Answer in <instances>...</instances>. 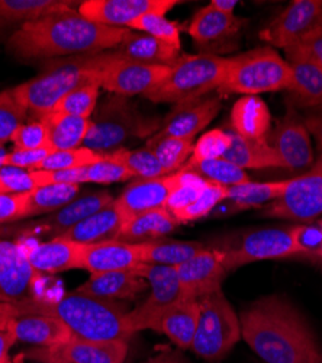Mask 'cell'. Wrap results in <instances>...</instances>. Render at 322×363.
<instances>
[{
    "label": "cell",
    "instance_id": "5bb4252c",
    "mask_svg": "<svg viewBox=\"0 0 322 363\" xmlns=\"http://www.w3.org/2000/svg\"><path fill=\"white\" fill-rule=\"evenodd\" d=\"M128 354V342H92L71 337L54 347H35L25 356L40 363H124Z\"/></svg>",
    "mask_w": 322,
    "mask_h": 363
},
{
    "label": "cell",
    "instance_id": "7dc6e473",
    "mask_svg": "<svg viewBox=\"0 0 322 363\" xmlns=\"http://www.w3.org/2000/svg\"><path fill=\"white\" fill-rule=\"evenodd\" d=\"M231 133L224 130H211L205 133L193 147V153L188 163L222 159L231 147Z\"/></svg>",
    "mask_w": 322,
    "mask_h": 363
},
{
    "label": "cell",
    "instance_id": "94428289",
    "mask_svg": "<svg viewBox=\"0 0 322 363\" xmlns=\"http://www.w3.org/2000/svg\"><path fill=\"white\" fill-rule=\"evenodd\" d=\"M145 363H189L182 354L179 353H173V352H163L159 353L157 356L151 357Z\"/></svg>",
    "mask_w": 322,
    "mask_h": 363
},
{
    "label": "cell",
    "instance_id": "f35d334b",
    "mask_svg": "<svg viewBox=\"0 0 322 363\" xmlns=\"http://www.w3.org/2000/svg\"><path fill=\"white\" fill-rule=\"evenodd\" d=\"M81 194L80 185H48L29 192L28 217L52 214Z\"/></svg>",
    "mask_w": 322,
    "mask_h": 363
},
{
    "label": "cell",
    "instance_id": "f1b7e54d",
    "mask_svg": "<svg viewBox=\"0 0 322 363\" xmlns=\"http://www.w3.org/2000/svg\"><path fill=\"white\" fill-rule=\"evenodd\" d=\"M112 52L128 62L171 67L180 58V50L147 34H130Z\"/></svg>",
    "mask_w": 322,
    "mask_h": 363
},
{
    "label": "cell",
    "instance_id": "03108f58",
    "mask_svg": "<svg viewBox=\"0 0 322 363\" xmlns=\"http://www.w3.org/2000/svg\"><path fill=\"white\" fill-rule=\"evenodd\" d=\"M11 363H12V362H11Z\"/></svg>",
    "mask_w": 322,
    "mask_h": 363
},
{
    "label": "cell",
    "instance_id": "b9f144b4",
    "mask_svg": "<svg viewBox=\"0 0 322 363\" xmlns=\"http://www.w3.org/2000/svg\"><path fill=\"white\" fill-rule=\"evenodd\" d=\"M207 185L208 180H205L199 174L183 169L179 170L176 185L167 199L166 208L170 211L173 217L179 216L182 211L189 208L200 198Z\"/></svg>",
    "mask_w": 322,
    "mask_h": 363
},
{
    "label": "cell",
    "instance_id": "9c48e42d",
    "mask_svg": "<svg viewBox=\"0 0 322 363\" xmlns=\"http://www.w3.org/2000/svg\"><path fill=\"white\" fill-rule=\"evenodd\" d=\"M134 270L137 275L149 282L150 295L139 307L127 314V323L132 335L137 331L151 330L161 314L188 298L176 267L139 263Z\"/></svg>",
    "mask_w": 322,
    "mask_h": 363
},
{
    "label": "cell",
    "instance_id": "bcb514c9",
    "mask_svg": "<svg viewBox=\"0 0 322 363\" xmlns=\"http://www.w3.org/2000/svg\"><path fill=\"white\" fill-rule=\"evenodd\" d=\"M26 109L15 96L13 89L0 92V145L12 141L13 134L26 119Z\"/></svg>",
    "mask_w": 322,
    "mask_h": 363
},
{
    "label": "cell",
    "instance_id": "60d3db41",
    "mask_svg": "<svg viewBox=\"0 0 322 363\" xmlns=\"http://www.w3.org/2000/svg\"><path fill=\"white\" fill-rule=\"evenodd\" d=\"M102 156L127 167L135 179H156L166 176L161 164L149 147L137 150L120 148L113 151V153Z\"/></svg>",
    "mask_w": 322,
    "mask_h": 363
},
{
    "label": "cell",
    "instance_id": "4fadbf2b",
    "mask_svg": "<svg viewBox=\"0 0 322 363\" xmlns=\"http://www.w3.org/2000/svg\"><path fill=\"white\" fill-rule=\"evenodd\" d=\"M270 144L284 169L290 172H301L302 174L315 164L312 138L306 128L305 118L299 115L298 108L290 102L272 134Z\"/></svg>",
    "mask_w": 322,
    "mask_h": 363
},
{
    "label": "cell",
    "instance_id": "f907efd6",
    "mask_svg": "<svg viewBox=\"0 0 322 363\" xmlns=\"http://www.w3.org/2000/svg\"><path fill=\"white\" fill-rule=\"evenodd\" d=\"M290 234L298 252L295 257L309 259L322 250V224L319 221L290 225Z\"/></svg>",
    "mask_w": 322,
    "mask_h": 363
},
{
    "label": "cell",
    "instance_id": "be15d7a7",
    "mask_svg": "<svg viewBox=\"0 0 322 363\" xmlns=\"http://www.w3.org/2000/svg\"><path fill=\"white\" fill-rule=\"evenodd\" d=\"M215 11L225 13V15H234V11H236L238 2L237 0H212L209 4Z\"/></svg>",
    "mask_w": 322,
    "mask_h": 363
},
{
    "label": "cell",
    "instance_id": "52a82bcc",
    "mask_svg": "<svg viewBox=\"0 0 322 363\" xmlns=\"http://www.w3.org/2000/svg\"><path fill=\"white\" fill-rule=\"evenodd\" d=\"M159 128L160 124L145 119L130 98L112 95L96 111L83 144L99 155H109L124 148L131 138L157 133Z\"/></svg>",
    "mask_w": 322,
    "mask_h": 363
},
{
    "label": "cell",
    "instance_id": "91938a15",
    "mask_svg": "<svg viewBox=\"0 0 322 363\" xmlns=\"http://www.w3.org/2000/svg\"><path fill=\"white\" fill-rule=\"evenodd\" d=\"M11 321L0 325V363H11L9 350L13 346V343L16 342L13 333H12V328H11Z\"/></svg>",
    "mask_w": 322,
    "mask_h": 363
},
{
    "label": "cell",
    "instance_id": "ee69618b",
    "mask_svg": "<svg viewBox=\"0 0 322 363\" xmlns=\"http://www.w3.org/2000/svg\"><path fill=\"white\" fill-rule=\"evenodd\" d=\"M128 29H135V31H141L147 34L156 40H160L174 48L180 50V26L173 21H168L166 15H157L150 13L144 15L134 22L128 25Z\"/></svg>",
    "mask_w": 322,
    "mask_h": 363
},
{
    "label": "cell",
    "instance_id": "4316f807",
    "mask_svg": "<svg viewBox=\"0 0 322 363\" xmlns=\"http://www.w3.org/2000/svg\"><path fill=\"white\" fill-rule=\"evenodd\" d=\"M199 313V299L186 298L161 314L151 330L167 336L180 349H190L196 335Z\"/></svg>",
    "mask_w": 322,
    "mask_h": 363
},
{
    "label": "cell",
    "instance_id": "7c38bea8",
    "mask_svg": "<svg viewBox=\"0 0 322 363\" xmlns=\"http://www.w3.org/2000/svg\"><path fill=\"white\" fill-rule=\"evenodd\" d=\"M221 250L225 255V266L228 272L254 262L289 259L298 255L294 240H292L290 227H270L247 231L237 245Z\"/></svg>",
    "mask_w": 322,
    "mask_h": 363
},
{
    "label": "cell",
    "instance_id": "9a60e30c",
    "mask_svg": "<svg viewBox=\"0 0 322 363\" xmlns=\"http://www.w3.org/2000/svg\"><path fill=\"white\" fill-rule=\"evenodd\" d=\"M321 25L322 0H295L263 29L260 38L273 47L286 50Z\"/></svg>",
    "mask_w": 322,
    "mask_h": 363
},
{
    "label": "cell",
    "instance_id": "c3c4849f",
    "mask_svg": "<svg viewBox=\"0 0 322 363\" xmlns=\"http://www.w3.org/2000/svg\"><path fill=\"white\" fill-rule=\"evenodd\" d=\"M226 189L228 188L225 186L208 182V185L205 188L200 198L174 218L178 220L179 224H188L209 216L219 203L226 201Z\"/></svg>",
    "mask_w": 322,
    "mask_h": 363
},
{
    "label": "cell",
    "instance_id": "5b68a950",
    "mask_svg": "<svg viewBox=\"0 0 322 363\" xmlns=\"http://www.w3.org/2000/svg\"><path fill=\"white\" fill-rule=\"evenodd\" d=\"M292 84V67L280 54L261 47L228 58V67L219 95L237 94L241 96H258L266 92L289 90Z\"/></svg>",
    "mask_w": 322,
    "mask_h": 363
},
{
    "label": "cell",
    "instance_id": "681fc988",
    "mask_svg": "<svg viewBox=\"0 0 322 363\" xmlns=\"http://www.w3.org/2000/svg\"><path fill=\"white\" fill-rule=\"evenodd\" d=\"M284 51L289 63H309L322 70V25Z\"/></svg>",
    "mask_w": 322,
    "mask_h": 363
},
{
    "label": "cell",
    "instance_id": "ba28073f",
    "mask_svg": "<svg viewBox=\"0 0 322 363\" xmlns=\"http://www.w3.org/2000/svg\"><path fill=\"white\" fill-rule=\"evenodd\" d=\"M199 323L192 350L209 360L224 357L241 340V323L222 289L199 298Z\"/></svg>",
    "mask_w": 322,
    "mask_h": 363
},
{
    "label": "cell",
    "instance_id": "e575fe53",
    "mask_svg": "<svg viewBox=\"0 0 322 363\" xmlns=\"http://www.w3.org/2000/svg\"><path fill=\"white\" fill-rule=\"evenodd\" d=\"M47 127L54 150H71L81 147L91 128V119L60 112H51L41 118Z\"/></svg>",
    "mask_w": 322,
    "mask_h": 363
},
{
    "label": "cell",
    "instance_id": "7402d4cb",
    "mask_svg": "<svg viewBox=\"0 0 322 363\" xmlns=\"http://www.w3.org/2000/svg\"><path fill=\"white\" fill-rule=\"evenodd\" d=\"M113 201L115 198L108 191L81 192L69 205L55 211V213L50 214L45 220L33 225L37 230L48 233L54 238L64 234L87 217L96 214L98 211L106 208Z\"/></svg>",
    "mask_w": 322,
    "mask_h": 363
},
{
    "label": "cell",
    "instance_id": "f5cc1de1",
    "mask_svg": "<svg viewBox=\"0 0 322 363\" xmlns=\"http://www.w3.org/2000/svg\"><path fill=\"white\" fill-rule=\"evenodd\" d=\"M130 179H135V177L127 167L105 156L100 162L87 167V182H92V184L108 185V184H116V182H124Z\"/></svg>",
    "mask_w": 322,
    "mask_h": 363
},
{
    "label": "cell",
    "instance_id": "680465c9",
    "mask_svg": "<svg viewBox=\"0 0 322 363\" xmlns=\"http://www.w3.org/2000/svg\"><path fill=\"white\" fill-rule=\"evenodd\" d=\"M305 124L311 137H314L315 140L318 153L322 160V108H316L315 112L309 113L305 118Z\"/></svg>",
    "mask_w": 322,
    "mask_h": 363
},
{
    "label": "cell",
    "instance_id": "d590c367",
    "mask_svg": "<svg viewBox=\"0 0 322 363\" xmlns=\"http://www.w3.org/2000/svg\"><path fill=\"white\" fill-rule=\"evenodd\" d=\"M290 104L297 108H322V70L309 63H289Z\"/></svg>",
    "mask_w": 322,
    "mask_h": 363
},
{
    "label": "cell",
    "instance_id": "603a6c76",
    "mask_svg": "<svg viewBox=\"0 0 322 363\" xmlns=\"http://www.w3.org/2000/svg\"><path fill=\"white\" fill-rule=\"evenodd\" d=\"M11 328L16 342L37 347L60 346L73 337L70 328L62 320L42 314L16 315L11 321Z\"/></svg>",
    "mask_w": 322,
    "mask_h": 363
},
{
    "label": "cell",
    "instance_id": "44dd1931",
    "mask_svg": "<svg viewBox=\"0 0 322 363\" xmlns=\"http://www.w3.org/2000/svg\"><path fill=\"white\" fill-rule=\"evenodd\" d=\"M139 263L138 245L112 240L98 245H83L80 269L87 270L91 275H99L108 272L131 270Z\"/></svg>",
    "mask_w": 322,
    "mask_h": 363
},
{
    "label": "cell",
    "instance_id": "83f0119b",
    "mask_svg": "<svg viewBox=\"0 0 322 363\" xmlns=\"http://www.w3.org/2000/svg\"><path fill=\"white\" fill-rule=\"evenodd\" d=\"M243 23L238 16L221 13L208 5L193 16L188 33L200 47H212L236 37Z\"/></svg>",
    "mask_w": 322,
    "mask_h": 363
},
{
    "label": "cell",
    "instance_id": "ab89813d",
    "mask_svg": "<svg viewBox=\"0 0 322 363\" xmlns=\"http://www.w3.org/2000/svg\"><path fill=\"white\" fill-rule=\"evenodd\" d=\"M182 169L193 172L200 177H203L205 180L211 182V184L221 185L225 188H231V186L247 184V182H250V176L246 173L244 169L231 163L224 157L215 159V160H205L199 163H186Z\"/></svg>",
    "mask_w": 322,
    "mask_h": 363
},
{
    "label": "cell",
    "instance_id": "d4e9b609",
    "mask_svg": "<svg viewBox=\"0 0 322 363\" xmlns=\"http://www.w3.org/2000/svg\"><path fill=\"white\" fill-rule=\"evenodd\" d=\"M149 289V282L135 270H120V272H108V274L91 275L83 285H80L76 292L96 296L100 299L109 301H132L142 292Z\"/></svg>",
    "mask_w": 322,
    "mask_h": 363
},
{
    "label": "cell",
    "instance_id": "11a10c76",
    "mask_svg": "<svg viewBox=\"0 0 322 363\" xmlns=\"http://www.w3.org/2000/svg\"><path fill=\"white\" fill-rule=\"evenodd\" d=\"M35 188V182L28 170L16 167L0 169V194H28Z\"/></svg>",
    "mask_w": 322,
    "mask_h": 363
},
{
    "label": "cell",
    "instance_id": "cb8c5ba5",
    "mask_svg": "<svg viewBox=\"0 0 322 363\" xmlns=\"http://www.w3.org/2000/svg\"><path fill=\"white\" fill-rule=\"evenodd\" d=\"M26 257L37 274H62L80 269L83 245L76 241L54 237L50 241L26 249Z\"/></svg>",
    "mask_w": 322,
    "mask_h": 363
},
{
    "label": "cell",
    "instance_id": "6f0895ef",
    "mask_svg": "<svg viewBox=\"0 0 322 363\" xmlns=\"http://www.w3.org/2000/svg\"><path fill=\"white\" fill-rule=\"evenodd\" d=\"M54 150H13L12 153L5 155L2 160V167H16L22 170H37L41 162Z\"/></svg>",
    "mask_w": 322,
    "mask_h": 363
},
{
    "label": "cell",
    "instance_id": "836d02e7",
    "mask_svg": "<svg viewBox=\"0 0 322 363\" xmlns=\"http://www.w3.org/2000/svg\"><path fill=\"white\" fill-rule=\"evenodd\" d=\"M138 249L141 263L178 267L179 264L185 263L196 253L203 250L205 246L202 243H197V241L160 238L154 241H147V243H139Z\"/></svg>",
    "mask_w": 322,
    "mask_h": 363
},
{
    "label": "cell",
    "instance_id": "f6af8a7d",
    "mask_svg": "<svg viewBox=\"0 0 322 363\" xmlns=\"http://www.w3.org/2000/svg\"><path fill=\"white\" fill-rule=\"evenodd\" d=\"M99 90H100V86L96 82L81 84L77 89H74L73 92H70L60 104H58L52 112H60V113L91 119L92 113L96 109Z\"/></svg>",
    "mask_w": 322,
    "mask_h": 363
},
{
    "label": "cell",
    "instance_id": "74e56055",
    "mask_svg": "<svg viewBox=\"0 0 322 363\" xmlns=\"http://www.w3.org/2000/svg\"><path fill=\"white\" fill-rule=\"evenodd\" d=\"M145 147H149L153 151L164 173L171 174L182 170V167L188 163L193 153L195 140L154 134Z\"/></svg>",
    "mask_w": 322,
    "mask_h": 363
},
{
    "label": "cell",
    "instance_id": "e0dca14e",
    "mask_svg": "<svg viewBox=\"0 0 322 363\" xmlns=\"http://www.w3.org/2000/svg\"><path fill=\"white\" fill-rule=\"evenodd\" d=\"M179 281L188 298L199 299L221 289L224 278L229 274L225 255L221 249L205 247L193 257L176 267Z\"/></svg>",
    "mask_w": 322,
    "mask_h": 363
},
{
    "label": "cell",
    "instance_id": "e7e4bbea",
    "mask_svg": "<svg viewBox=\"0 0 322 363\" xmlns=\"http://www.w3.org/2000/svg\"><path fill=\"white\" fill-rule=\"evenodd\" d=\"M0 302H6V301H5V298H4V296H0Z\"/></svg>",
    "mask_w": 322,
    "mask_h": 363
},
{
    "label": "cell",
    "instance_id": "4dcf8cb0",
    "mask_svg": "<svg viewBox=\"0 0 322 363\" xmlns=\"http://www.w3.org/2000/svg\"><path fill=\"white\" fill-rule=\"evenodd\" d=\"M179 225L178 220L171 216L167 208H157L127 221L118 240L131 245L147 243V241L164 238Z\"/></svg>",
    "mask_w": 322,
    "mask_h": 363
},
{
    "label": "cell",
    "instance_id": "277c9868",
    "mask_svg": "<svg viewBox=\"0 0 322 363\" xmlns=\"http://www.w3.org/2000/svg\"><path fill=\"white\" fill-rule=\"evenodd\" d=\"M228 58L211 52L180 55L168 74L144 95L156 104L179 105L218 92L222 87Z\"/></svg>",
    "mask_w": 322,
    "mask_h": 363
},
{
    "label": "cell",
    "instance_id": "8992f818",
    "mask_svg": "<svg viewBox=\"0 0 322 363\" xmlns=\"http://www.w3.org/2000/svg\"><path fill=\"white\" fill-rule=\"evenodd\" d=\"M93 55L52 65L40 76L13 87L15 96L26 111L34 112L40 119L44 118L74 89L95 82Z\"/></svg>",
    "mask_w": 322,
    "mask_h": 363
},
{
    "label": "cell",
    "instance_id": "1f68e13d",
    "mask_svg": "<svg viewBox=\"0 0 322 363\" xmlns=\"http://www.w3.org/2000/svg\"><path fill=\"white\" fill-rule=\"evenodd\" d=\"M231 133V147L224 159L237 164L241 169H284L280 157L269 143V140L244 138Z\"/></svg>",
    "mask_w": 322,
    "mask_h": 363
},
{
    "label": "cell",
    "instance_id": "6125c7cd",
    "mask_svg": "<svg viewBox=\"0 0 322 363\" xmlns=\"http://www.w3.org/2000/svg\"><path fill=\"white\" fill-rule=\"evenodd\" d=\"M16 315H19L16 304H12V302H0V325L9 323Z\"/></svg>",
    "mask_w": 322,
    "mask_h": 363
},
{
    "label": "cell",
    "instance_id": "7bdbcfd3",
    "mask_svg": "<svg viewBox=\"0 0 322 363\" xmlns=\"http://www.w3.org/2000/svg\"><path fill=\"white\" fill-rule=\"evenodd\" d=\"M103 159L102 155L87 147L54 150L41 162L37 170H73L89 167Z\"/></svg>",
    "mask_w": 322,
    "mask_h": 363
},
{
    "label": "cell",
    "instance_id": "484cf974",
    "mask_svg": "<svg viewBox=\"0 0 322 363\" xmlns=\"http://www.w3.org/2000/svg\"><path fill=\"white\" fill-rule=\"evenodd\" d=\"M125 223V217L113 201L106 208L80 221L77 225L58 237L76 241L80 245H98L103 243V241L118 240Z\"/></svg>",
    "mask_w": 322,
    "mask_h": 363
},
{
    "label": "cell",
    "instance_id": "7a4b0ae2",
    "mask_svg": "<svg viewBox=\"0 0 322 363\" xmlns=\"http://www.w3.org/2000/svg\"><path fill=\"white\" fill-rule=\"evenodd\" d=\"M131 33L127 28L96 23L70 9L23 23L9 37L8 50L21 60L100 54L118 47Z\"/></svg>",
    "mask_w": 322,
    "mask_h": 363
},
{
    "label": "cell",
    "instance_id": "d6a6232c",
    "mask_svg": "<svg viewBox=\"0 0 322 363\" xmlns=\"http://www.w3.org/2000/svg\"><path fill=\"white\" fill-rule=\"evenodd\" d=\"M73 2L66 0H0V40L13 26L26 23L50 13L70 11Z\"/></svg>",
    "mask_w": 322,
    "mask_h": 363
},
{
    "label": "cell",
    "instance_id": "d6986e66",
    "mask_svg": "<svg viewBox=\"0 0 322 363\" xmlns=\"http://www.w3.org/2000/svg\"><path fill=\"white\" fill-rule=\"evenodd\" d=\"M176 179L178 172L156 179H135L115 199V203L127 221L147 211L166 208L167 199L176 185Z\"/></svg>",
    "mask_w": 322,
    "mask_h": 363
},
{
    "label": "cell",
    "instance_id": "8fae6325",
    "mask_svg": "<svg viewBox=\"0 0 322 363\" xmlns=\"http://www.w3.org/2000/svg\"><path fill=\"white\" fill-rule=\"evenodd\" d=\"M263 216L312 223L322 216V160L319 159L308 172L287 179V185L279 199L272 202Z\"/></svg>",
    "mask_w": 322,
    "mask_h": 363
},
{
    "label": "cell",
    "instance_id": "ac0fdd59",
    "mask_svg": "<svg viewBox=\"0 0 322 363\" xmlns=\"http://www.w3.org/2000/svg\"><path fill=\"white\" fill-rule=\"evenodd\" d=\"M221 106V95L218 92L174 105L156 134L195 140L217 118Z\"/></svg>",
    "mask_w": 322,
    "mask_h": 363
},
{
    "label": "cell",
    "instance_id": "816d5d0a",
    "mask_svg": "<svg viewBox=\"0 0 322 363\" xmlns=\"http://www.w3.org/2000/svg\"><path fill=\"white\" fill-rule=\"evenodd\" d=\"M12 143L15 150H54L50 143L47 127L41 119L19 127L12 137Z\"/></svg>",
    "mask_w": 322,
    "mask_h": 363
},
{
    "label": "cell",
    "instance_id": "ffe728a7",
    "mask_svg": "<svg viewBox=\"0 0 322 363\" xmlns=\"http://www.w3.org/2000/svg\"><path fill=\"white\" fill-rule=\"evenodd\" d=\"M35 274L22 245L0 240V296L12 304L26 299L25 294L31 288Z\"/></svg>",
    "mask_w": 322,
    "mask_h": 363
},
{
    "label": "cell",
    "instance_id": "6da1fadb",
    "mask_svg": "<svg viewBox=\"0 0 322 363\" xmlns=\"http://www.w3.org/2000/svg\"><path fill=\"white\" fill-rule=\"evenodd\" d=\"M241 337L266 363H322L314 330L282 295L263 296L240 315Z\"/></svg>",
    "mask_w": 322,
    "mask_h": 363
},
{
    "label": "cell",
    "instance_id": "3957f363",
    "mask_svg": "<svg viewBox=\"0 0 322 363\" xmlns=\"http://www.w3.org/2000/svg\"><path fill=\"white\" fill-rule=\"evenodd\" d=\"M21 314H42L62 320L79 339L92 342H128L132 331L127 323L128 311L118 301L71 292L57 301L26 298L16 304Z\"/></svg>",
    "mask_w": 322,
    "mask_h": 363
},
{
    "label": "cell",
    "instance_id": "db71d44e",
    "mask_svg": "<svg viewBox=\"0 0 322 363\" xmlns=\"http://www.w3.org/2000/svg\"><path fill=\"white\" fill-rule=\"evenodd\" d=\"M35 186L48 185H81L87 182V167L73 170H31Z\"/></svg>",
    "mask_w": 322,
    "mask_h": 363
},
{
    "label": "cell",
    "instance_id": "8d00e7d4",
    "mask_svg": "<svg viewBox=\"0 0 322 363\" xmlns=\"http://www.w3.org/2000/svg\"><path fill=\"white\" fill-rule=\"evenodd\" d=\"M287 185L284 180L272 182H247V184L236 185L226 189V202L240 209H250L270 205L279 199Z\"/></svg>",
    "mask_w": 322,
    "mask_h": 363
},
{
    "label": "cell",
    "instance_id": "2e32d148",
    "mask_svg": "<svg viewBox=\"0 0 322 363\" xmlns=\"http://www.w3.org/2000/svg\"><path fill=\"white\" fill-rule=\"evenodd\" d=\"M178 4L176 0H84L79 13L96 23L128 29L135 19L150 13L166 15Z\"/></svg>",
    "mask_w": 322,
    "mask_h": 363
},
{
    "label": "cell",
    "instance_id": "9f6ffc18",
    "mask_svg": "<svg viewBox=\"0 0 322 363\" xmlns=\"http://www.w3.org/2000/svg\"><path fill=\"white\" fill-rule=\"evenodd\" d=\"M28 194H0V224L28 217Z\"/></svg>",
    "mask_w": 322,
    "mask_h": 363
},
{
    "label": "cell",
    "instance_id": "30bf717a",
    "mask_svg": "<svg viewBox=\"0 0 322 363\" xmlns=\"http://www.w3.org/2000/svg\"><path fill=\"white\" fill-rule=\"evenodd\" d=\"M93 79L108 92L120 96L145 95L170 72L167 66L139 65L116 57L112 51L93 55Z\"/></svg>",
    "mask_w": 322,
    "mask_h": 363
},
{
    "label": "cell",
    "instance_id": "f546056e",
    "mask_svg": "<svg viewBox=\"0 0 322 363\" xmlns=\"http://www.w3.org/2000/svg\"><path fill=\"white\" fill-rule=\"evenodd\" d=\"M272 125L268 104L260 96H241L231 111V131L244 138L266 140Z\"/></svg>",
    "mask_w": 322,
    "mask_h": 363
}]
</instances>
